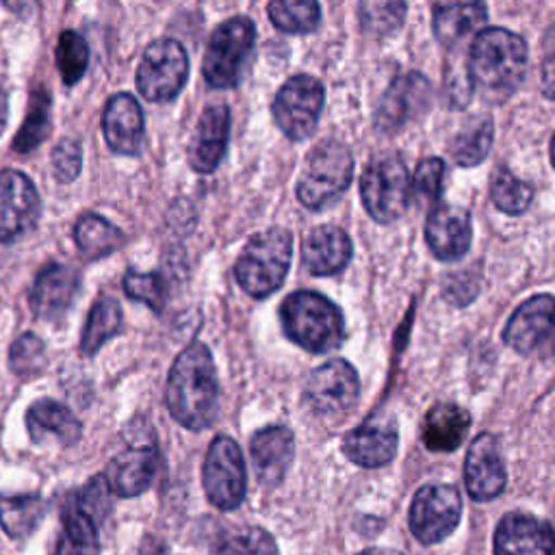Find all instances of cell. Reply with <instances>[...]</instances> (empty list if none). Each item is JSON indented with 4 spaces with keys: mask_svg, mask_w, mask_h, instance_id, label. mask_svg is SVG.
I'll list each match as a JSON object with an SVG mask.
<instances>
[{
    "mask_svg": "<svg viewBox=\"0 0 555 555\" xmlns=\"http://www.w3.org/2000/svg\"><path fill=\"white\" fill-rule=\"evenodd\" d=\"M410 173L399 156H379L371 160L360 180V195L366 212L377 223L399 219L410 202Z\"/></svg>",
    "mask_w": 555,
    "mask_h": 555,
    "instance_id": "obj_7",
    "label": "cell"
},
{
    "mask_svg": "<svg viewBox=\"0 0 555 555\" xmlns=\"http://www.w3.org/2000/svg\"><path fill=\"white\" fill-rule=\"evenodd\" d=\"M9 11H13L20 17H30L37 9V0H2Z\"/></svg>",
    "mask_w": 555,
    "mask_h": 555,
    "instance_id": "obj_45",
    "label": "cell"
},
{
    "mask_svg": "<svg viewBox=\"0 0 555 555\" xmlns=\"http://www.w3.org/2000/svg\"><path fill=\"white\" fill-rule=\"evenodd\" d=\"M124 291L130 299H137L152 308L154 312L163 310L165 304V282L156 273H139L128 271L124 275Z\"/></svg>",
    "mask_w": 555,
    "mask_h": 555,
    "instance_id": "obj_41",
    "label": "cell"
},
{
    "mask_svg": "<svg viewBox=\"0 0 555 555\" xmlns=\"http://www.w3.org/2000/svg\"><path fill=\"white\" fill-rule=\"evenodd\" d=\"M397 447H399L397 423L386 412L371 414L356 429H351L343 440L345 455L364 468L388 464L395 457Z\"/></svg>",
    "mask_w": 555,
    "mask_h": 555,
    "instance_id": "obj_14",
    "label": "cell"
},
{
    "mask_svg": "<svg viewBox=\"0 0 555 555\" xmlns=\"http://www.w3.org/2000/svg\"><path fill=\"white\" fill-rule=\"evenodd\" d=\"M293 256V236L284 228H269L249 238L234 264L236 282L251 297H267L286 278Z\"/></svg>",
    "mask_w": 555,
    "mask_h": 555,
    "instance_id": "obj_4",
    "label": "cell"
},
{
    "mask_svg": "<svg viewBox=\"0 0 555 555\" xmlns=\"http://www.w3.org/2000/svg\"><path fill=\"white\" fill-rule=\"evenodd\" d=\"M360 395V379L356 369L340 360H327L312 371L306 382L304 397L312 412L321 416H338L349 412Z\"/></svg>",
    "mask_w": 555,
    "mask_h": 555,
    "instance_id": "obj_12",
    "label": "cell"
},
{
    "mask_svg": "<svg viewBox=\"0 0 555 555\" xmlns=\"http://www.w3.org/2000/svg\"><path fill=\"white\" fill-rule=\"evenodd\" d=\"M72 501L80 512H85L91 520L100 525L111 509V488L104 475L93 477Z\"/></svg>",
    "mask_w": 555,
    "mask_h": 555,
    "instance_id": "obj_42",
    "label": "cell"
},
{
    "mask_svg": "<svg viewBox=\"0 0 555 555\" xmlns=\"http://www.w3.org/2000/svg\"><path fill=\"white\" fill-rule=\"evenodd\" d=\"M52 555H98V522L80 512L74 501L63 512V527Z\"/></svg>",
    "mask_w": 555,
    "mask_h": 555,
    "instance_id": "obj_29",
    "label": "cell"
},
{
    "mask_svg": "<svg viewBox=\"0 0 555 555\" xmlns=\"http://www.w3.org/2000/svg\"><path fill=\"white\" fill-rule=\"evenodd\" d=\"M470 427V414L455 403L434 405L423 421L421 438L429 451L449 453L455 451Z\"/></svg>",
    "mask_w": 555,
    "mask_h": 555,
    "instance_id": "obj_27",
    "label": "cell"
},
{
    "mask_svg": "<svg viewBox=\"0 0 555 555\" xmlns=\"http://www.w3.org/2000/svg\"><path fill=\"white\" fill-rule=\"evenodd\" d=\"M102 132L115 154H139L143 141V113L130 93H115L108 98L102 113Z\"/></svg>",
    "mask_w": 555,
    "mask_h": 555,
    "instance_id": "obj_20",
    "label": "cell"
},
{
    "mask_svg": "<svg viewBox=\"0 0 555 555\" xmlns=\"http://www.w3.org/2000/svg\"><path fill=\"white\" fill-rule=\"evenodd\" d=\"M405 0H360V26L373 37H388L403 26Z\"/></svg>",
    "mask_w": 555,
    "mask_h": 555,
    "instance_id": "obj_35",
    "label": "cell"
},
{
    "mask_svg": "<svg viewBox=\"0 0 555 555\" xmlns=\"http://www.w3.org/2000/svg\"><path fill=\"white\" fill-rule=\"evenodd\" d=\"M43 353H46V349H43V343L39 336L22 334L9 349V366L20 377L37 375L46 364Z\"/></svg>",
    "mask_w": 555,
    "mask_h": 555,
    "instance_id": "obj_40",
    "label": "cell"
},
{
    "mask_svg": "<svg viewBox=\"0 0 555 555\" xmlns=\"http://www.w3.org/2000/svg\"><path fill=\"white\" fill-rule=\"evenodd\" d=\"M462 499L453 486L427 483L423 486L410 505V529L423 544H436L444 540L460 522Z\"/></svg>",
    "mask_w": 555,
    "mask_h": 555,
    "instance_id": "obj_10",
    "label": "cell"
},
{
    "mask_svg": "<svg viewBox=\"0 0 555 555\" xmlns=\"http://www.w3.org/2000/svg\"><path fill=\"white\" fill-rule=\"evenodd\" d=\"M7 115H9V104H7V93L0 89V132L4 130L7 124Z\"/></svg>",
    "mask_w": 555,
    "mask_h": 555,
    "instance_id": "obj_46",
    "label": "cell"
},
{
    "mask_svg": "<svg viewBox=\"0 0 555 555\" xmlns=\"http://www.w3.org/2000/svg\"><path fill=\"white\" fill-rule=\"evenodd\" d=\"M89 63L87 41L76 30H63L56 41V67L65 85H74L82 78Z\"/></svg>",
    "mask_w": 555,
    "mask_h": 555,
    "instance_id": "obj_38",
    "label": "cell"
},
{
    "mask_svg": "<svg viewBox=\"0 0 555 555\" xmlns=\"http://www.w3.org/2000/svg\"><path fill=\"white\" fill-rule=\"evenodd\" d=\"M26 427L30 431L33 440H41L46 436H54L63 444H72L80 438V423L59 401L41 399L35 401L26 412Z\"/></svg>",
    "mask_w": 555,
    "mask_h": 555,
    "instance_id": "obj_28",
    "label": "cell"
},
{
    "mask_svg": "<svg viewBox=\"0 0 555 555\" xmlns=\"http://www.w3.org/2000/svg\"><path fill=\"white\" fill-rule=\"evenodd\" d=\"M189 76V59L180 41L156 39L152 41L137 67V89L150 102L173 100Z\"/></svg>",
    "mask_w": 555,
    "mask_h": 555,
    "instance_id": "obj_8",
    "label": "cell"
},
{
    "mask_svg": "<svg viewBox=\"0 0 555 555\" xmlns=\"http://www.w3.org/2000/svg\"><path fill=\"white\" fill-rule=\"evenodd\" d=\"M217 555H280L273 538L260 527L232 531L219 546Z\"/></svg>",
    "mask_w": 555,
    "mask_h": 555,
    "instance_id": "obj_39",
    "label": "cell"
},
{
    "mask_svg": "<svg viewBox=\"0 0 555 555\" xmlns=\"http://www.w3.org/2000/svg\"><path fill=\"white\" fill-rule=\"evenodd\" d=\"M249 451L258 479L269 486L278 483L295 455L293 431L284 425H269L254 434Z\"/></svg>",
    "mask_w": 555,
    "mask_h": 555,
    "instance_id": "obj_24",
    "label": "cell"
},
{
    "mask_svg": "<svg viewBox=\"0 0 555 555\" xmlns=\"http://www.w3.org/2000/svg\"><path fill=\"white\" fill-rule=\"evenodd\" d=\"M490 195L499 210L507 215H520L529 208L533 189L531 184L518 180L507 167H499L490 178Z\"/></svg>",
    "mask_w": 555,
    "mask_h": 555,
    "instance_id": "obj_36",
    "label": "cell"
},
{
    "mask_svg": "<svg viewBox=\"0 0 555 555\" xmlns=\"http://www.w3.org/2000/svg\"><path fill=\"white\" fill-rule=\"evenodd\" d=\"M527 41L507 28H483L468 52L470 80L490 95H509L525 78Z\"/></svg>",
    "mask_w": 555,
    "mask_h": 555,
    "instance_id": "obj_2",
    "label": "cell"
},
{
    "mask_svg": "<svg viewBox=\"0 0 555 555\" xmlns=\"http://www.w3.org/2000/svg\"><path fill=\"white\" fill-rule=\"evenodd\" d=\"M492 139H494L492 119L479 117L453 137V141L449 143L451 158L460 167H475L488 156V152L492 147Z\"/></svg>",
    "mask_w": 555,
    "mask_h": 555,
    "instance_id": "obj_32",
    "label": "cell"
},
{
    "mask_svg": "<svg viewBox=\"0 0 555 555\" xmlns=\"http://www.w3.org/2000/svg\"><path fill=\"white\" fill-rule=\"evenodd\" d=\"M494 555H553V531L546 520L512 512L494 531Z\"/></svg>",
    "mask_w": 555,
    "mask_h": 555,
    "instance_id": "obj_17",
    "label": "cell"
},
{
    "mask_svg": "<svg viewBox=\"0 0 555 555\" xmlns=\"http://www.w3.org/2000/svg\"><path fill=\"white\" fill-rule=\"evenodd\" d=\"M158 455L154 444H134L115 455L106 468V483L119 496H134L150 488Z\"/></svg>",
    "mask_w": 555,
    "mask_h": 555,
    "instance_id": "obj_23",
    "label": "cell"
},
{
    "mask_svg": "<svg viewBox=\"0 0 555 555\" xmlns=\"http://www.w3.org/2000/svg\"><path fill=\"white\" fill-rule=\"evenodd\" d=\"M121 327V308L117 299L113 297H100L87 317L82 338H80V351L85 356H93L111 336H115Z\"/></svg>",
    "mask_w": 555,
    "mask_h": 555,
    "instance_id": "obj_31",
    "label": "cell"
},
{
    "mask_svg": "<svg viewBox=\"0 0 555 555\" xmlns=\"http://www.w3.org/2000/svg\"><path fill=\"white\" fill-rule=\"evenodd\" d=\"M351 150L336 139H323L306 158L301 178L297 182V197L306 208L321 210L343 195L351 182Z\"/></svg>",
    "mask_w": 555,
    "mask_h": 555,
    "instance_id": "obj_5",
    "label": "cell"
},
{
    "mask_svg": "<svg viewBox=\"0 0 555 555\" xmlns=\"http://www.w3.org/2000/svg\"><path fill=\"white\" fill-rule=\"evenodd\" d=\"M41 202L35 184L22 171H0V243H9L30 230Z\"/></svg>",
    "mask_w": 555,
    "mask_h": 555,
    "instance_id": "obj_13",
    "label": "cell"
},
{
    "mask_svg": "<svg viewBox=\"0 0 555 555\" xmlns=\"http://www.w3.org/2000/svg\"><path fill=\"white\" fill-rule=\"evenodd\" d=\"M230 111L225 104L204 108L189 145V165L197 173H212L228 147Z\"/></svg>",
    "mask_w": 555,
    "mask_h": 555,
    "instance_id": "obj_19",
    "label": "cell"
},
{
    "mask_svg": "<svg viewBox=\"0 0 555 555\" xmlns=\"http://www.w3.org/2000/svg\"><path fill=\"white\" fill-rule=\"evenodd\" d=\"M444 180V163L440 158H423L414 171V180L410 189L425 202H436L442 193Z\"/></svg>",
    "mask_w": 555,
    "mask_h": 555,
    "instance_id": "obj_43",
    "label": "cell"
},
{
    "mask_svg": "<svg viewBox=\"0 0 555 555\" xmlns=\"http://www.w3.org/2000/svg\"><path fill=\"white\" fill-rule=\"evenodd\" d=\"M505 464L492 434H479L466 453L464 481L475 501H490L505 488Z\"/></svg>",
    "mask_w": 555,
    "mask_h": 555,
    "instance_id": "obj_16",
    "label": "cell"
},
{
    "mask_svg": "<svg viewBox=\"0 0 555 555\" xmlns=\"http://www.w3.org/2000/svg\"><path fill=\"white\" fill-rule=\"evenodd\" d=\"M256 26L249 17H232L215 28L206 46L202 72L210 87L230 89L238 82L243 65L254 48Z\"/></svg>",
    "mask_w": 555,
    "mask_h": 555,
    "instance_id": "obj_6",
    "label": "cell"
},
{
    "mask_svg": "<svg viewBox=\"0 0 555 555\" xmlns=\"http://www.w3.org/2000/svg\"><path fill=\"white\" fill-rule=\"evenodd\" d=\"M165 399L169 414L186 429L199 431L215 421L219 388L206 345L193 343L176 358Z\"/></svg>",
    "mask_w": 555,
    "mask_h": 555,
    "instance_id": "obj_1",
    "label": "cell"
},
{
    "mask_svg": "<svg viewBox=\"0 0 555 555\" xmlns=\"http://www.w3.org/2000/svg\"><path fill=\"white\" fill-rule=\"evenodd\" d=\"M267 13L278 30L291 35L312 33L321 20L317 0H271Z\"/></svg>",
    "mask_w": 555,
    "mask_h": 555,
    "instance_id": "obj_34",
    "label": "cell"
},
{
    "mask_svg": "<svg viewBox=\"0 0 555 555\" xmlns=\"http://www.w3.org/2000/svg\"><path fill=\"white\" fill-rule=\"evenodd\" d=\"M360 555H403V553H399L395 548H366Z\"/></svg>",
    "mask_w": 555,
    "mask_h": 555,
    "instance_id": "obj_47",
    "label": "cell"
},
{
    "mask_svg": "<svg viewBox=\"0 0 555 555\" xmlns=\"http://www.w3.org/2000/svg\"><path fill=\"white\" fill-rule=\"evenodd\" d=\"M488 9L483 0H436L431 11V28L436 39L451 48L462 43L486 22Z\"/></svg>",
    "mask_w": 555,
    "mask_h": 555,
    "instance_id": "obj_26",
    "label": "cell"
},
{
    "mask_svg": "<svg viewBox=\"0 0 555 555\" xmlns=\"http://www.w3.org/2000/svg\"><path fill=\"white\" fill-rule=\"evenodd\" d=\"M351 258V238L336 225H319L310 230L301 245L304 267L314 275L338 273Z\"/></svg>",
    "mask_w": 555,
    "mask_h": 555,
    "instance_id": "obj_25",
    "label": "cell"
},
{
    "mask_svg": "<svg viewBox=\"0 0 555 555\" xmlns=\"http://www.w3.org/2000/svg\"><path fill=\"white\" fill-rule=\"evenodd\" d=\"M245 464L238 444L228 436H217L204 460V490L219 509H234L245 496Z\"/></svg>",
    "mask_w": 555,
    "mask_h": 555,
    "instance_id": "obj_11",
    "label": "cell"
},
{
    "mask_svg": "<svg viewBox=\"0 0 555 555\" xmlns=\"http://www.w3.org/2000/svg\"><path fill=\"white\" fill-rule=\"evenodd\" d=\"M473 238L470 215L460 206H436L425 223V241L438 260L462 258Z\"/></svg>",
    "mask_w": 555,
    "mask_h": 555,
    "instance_id": "obj_18",
    "label": "cell"
},
{
    "mask_svg": "<svg viewBox=\"0 0 555 555\" xmlns=\"http://www.w3.org/2000/svg\"><path fill=\"white\" fill-rule=\"evenodd\" d=\"M46 505L37 494H0V525L11 538H24L35 531L43 518Z\"/></svg>",
    "mask_w": 555,
    "mask_h": 555,
    "instance_id": "obj_33",
    "label": "cell"
},
{
    "mask_svg": "<svg viewBox=\"0 0 555 555\" xmlns=\"http://www.w3.org/2000/svg\"><path fill=\"white\" fill-rule=\"evenodd\" d=\"M286 336L312 353L336 349L345 338V321L340 310L321 293L297 291L288 295L280 308Z\"/></svg>",
    "mask_w": 555,
    "mask_h": 555,
    "instance_id": "obj_3",
    "label": "cell"
},
{
    "mask_svg": "<svg viewBox=\"0 0 555 555\" xmlns=\"http://www.w3.org/2000/svg\"><path fill=\"white\" fill-rule=\"evenodd\" d=\"M78 284L80 275L76 269L67 264H48L39 271L30 291L33 312L46 321L61 319L72 306Z\"/></svg>",
    "mask_w": 555,
    "mask_h": 555,
    "instance_id": "obj_21",
    "label": "cell"
},
{
    "mask_svg": "<svg viewBox=\"0 0 555 555\" xmlns=\"http://www.w3.org/2000/svg\"><path fill=\"white\" fill-rule=\"evenodd\" d=\"M74 241L85 258L95 260V258L113 254L121 245L124 236L104 217L87 212L74 225Z\"/></svg>",
    "mask_w": 555,
    "mask_h": 555,
    "instance_id": "obj_30",
    "label": "cell"
},
{
    "mask_svg": "<svg viewBox=\"0 0 555 555\" xmlns=\"http://www.w3.org/2000/svg\"><path fill=\"white\" fill-rule=\"evenodd\" d=\"M82 167V147L76 139H61L52 150V169L59 182H72Z\"/></svg>",
    "mask_w": 555,
    "mask_h": 555,
    "instance_id": "obj_44",
    "label": "cell"
},
{
    "mask_svg": "<svg viewBox=\"0 0 555 555\" xmlns=\"http://www.w3.org/2000/svg\"><path fill=\"white\" fill-rule=\"evenodd\" d=\"M323 100L325 89L321 80L308 74H297L280 87L273 100V119L288 139L304 141L317 126Z\"/></svg>",
    "mask_w": 555,
    "mask_h": 555,
    "instance_id": "obj_9",
    "label": "cell"
},
{
    "mask_svg": "<svg viewBox=\"0 0 555 555\" xmlns=\"http://www.w3.org/2000/svg\"><path fill=\"white\" fill-rule=\"evenodd\" d=\"M50 132V95L46 91H35L30 95V106L24 117L22 128L15 134L13 150L26 154L35 150Z\"/></svg>",
    "mask_w": 555,
    "mask_h": 555,
    "instance_id": "obj_37",
    "label": "cell"
},
{
    "mask_svg": "<svg viewBox=\"0 0 555 555\" xmlns=\"http://www.w3.org/2000/svg\"><path fill=\"white\" fill-rule=\"evenodd\" d=\"M429 82L418 72L397 76L377 106L375 124L382 132H395L403 128L412 117L421 115L429 104Z\"/></svg>",
    "mask_w": 555,
    "mask_h": 555,
    "instance_id": "obj_15",
    "label": "cell"
},
{
    "mask_svg": "<svg viewBox=\"0 0 555 555\" xmlns=\"http://www.w3.org/2000/svg\"><path fill=\"white\" fill-rule=\"evenodd\" d=\"M553 319V297L535 295L527 299L507 321L503 330V340L518 353H529L540 347L551 334Z\"/></svg>",
    "mask_w": 555,
    "mask_h": 555,
    "instance_id": "obj_22",
    "label": "cell"
}]
</instances>
